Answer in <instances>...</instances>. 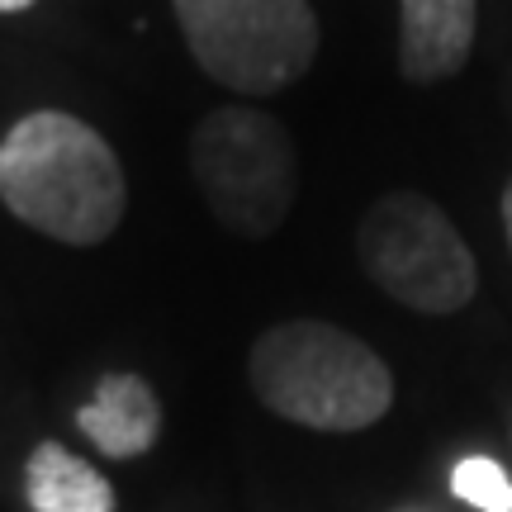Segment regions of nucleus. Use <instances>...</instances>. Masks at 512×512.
Instances as JSON below:
<instances>
[{"label":"nucleus","mask_w":512,"mask_h":512,"mask_svg":"<svg viewBox=\"0 0 512 512\" xmlns=\"http://www.w3.org/2000/svg\"><path fill=\"white\" fill-rule=\"evenodd\" d=\"M0 200L43 238L95 247L124 219L128 185L114 147L86 119L34 110L0 138Z\"/></svg>","instance_id":"1"},{"label":"nucleus","mask_w":512,"mask_h":512,"mask_svg":"<svg viewBox=\"0 0 512 512\" xmlns=\"http://www.w3.org/2000/svg\"><path fill=\"white\" fill-rule=\"evenodd\" d=\"M503 228H508V247H512V181L503 190Z\"/></svg>","instance_id":"11"},{"label":"nucleus","mask_w":512,"mask_h":512,"mask_svg":"<svg viewBox=\"0 0 512 512\" xmlns=\"http://www.w3.org/2000/svg\"><path fill=\"white\" fill-rule=\"evenodd\" d=\"M204 76L223 91L275 95L294 86L318 53L309 0H171Z\"/></svg>","instance_id":"4"},{"label":"nucleus","mask_w":512,"mask_h":512,"mask_svg":"<svg viewBox=\"0 0 512 512\" xmlns=\"http://www.w3.org/2000/svg\"><path fill=\"white\" fill-rule=\"evenodd\" d=\"M24 494L34 512H114L110 479L57 441H43L29 456Z\"/></svg>","instance_id":"8"},{"label":"nucleus","mask_w":512,"mask_h":512,"mask_svg":"<svg viewBox=\"0 0 512 512\" xmlns=\"http://www.w3.org/2000/svg\"><path fill=\"white\" fill-rule=\"evenodd\" d=\"M451 489L460 503H470L479 512H512V479L508 470L489 456H465L451 470Z\"/></svg>","instance_id":"9"},{"label":"nucleus","mask_w":512,"mask_h":512,"mask_svg":"<svg viewBox=\"0 0 512 512\" xmlns=\"http://www.w3.org/2000/svg\"><path fill=\"white\" fill-rule=\"evenodd\" d=\"M38 0H0V15H19V10H34Z\"/></svg>","instance_id":"10"},{"label":"nucleus","mask_w":512,"mask_h":512,"mask_svg":"<svg viewBox=\"0 0 512 512\" xmlns=\"http://www.w3.org/2000/svg\"><path fill=\"white\" fill-rule=\"evenodd\" d=\"M247 384L275 418L313 432H361L389 413L394 375L380 356L332 323H275L247 356Z\"/></svg>","instance_id":"2"},{"label":"nucleus","mask_w":512,"mask_h":512,"mask_svg":"<svg viewBox=\"0 0 512 512\" xmlns=\"http://www.w3.org/2000/svg\"><path fill=\"white\" fill-rule=\"evenodd\" d=\"M479 0H399V72L408 81H446L475 48Z\"/></svg>","instance_id":"6"},{"label":"nucleus","mask_w":512,"mask_h":512,"mask_svg":"<svg viewBox=\"0 0 512 512\" xmlns=\"http://www.w3.org/2000/svg\"><path fill=\"white\" fill-rule=\"evenodd\" d=\"M356 256L370 285L418 313H456L479 290V266L456 223L427 195L394 190L366 209Z\"/></svg>","instance_id":"5"},{"label":"nucleus","mask_w":512,"mask_h":512,"mask_svg":"<svg viewBox=\"0 0 512 512\" xmlns=\"http://www.w3.org/2000/svg\"><path fill=\"white\" fill-rule=\"evenodd\" d=\"M190 171L209 214L238 238H271L299 195L294 138L280 119L247 105L204 114L190 138Z\"/></svg>","instance_id":"3"},{"label":"nucleus","mask_w":512,"mask_h":512,"mask_svg":"<svg viewBox=\"0 0 512 512\" xmlns=\"http://www.w3.org/2000/svg\"><path fill=\"white\" fill-rule=\"evenodd\" d=\"M76 427L95 441V451H105L110 460H133L157 446L162 432V403L152 394V384L143 375L114 370L95 384L91 403L76 413Z\"/></svg>","instance_id":"7"}]
</instances>
